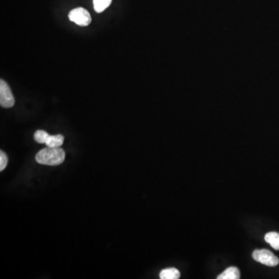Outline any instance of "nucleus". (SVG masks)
I'll return each mask as SVG.
<instances>
[{
  "label": "nucleus",
  "mask_w": 279,
  "mask_h": 279,
  "mask_svg": "<svg viewBox=\"0 0 279 279\" xmlns=\"http://www.w3.org/2000/svg\"><path fill=\"white\" fill-rule=\"evenodd\" d=\"M65 137L61 134L50 135L45 145L49 148H60L63 145Z\"/></svg>",
  "instance_id": "6"
},
{
  "label": "nucleus",
  "mask_w": 279,
  "mask_h": 279,
  "mask_svg": "<svg viewBox=\"0 0 279 279\" xmlns=\"http://www.w3.org/2000/svg\"><path fill=\"white\" fill-rule=\"evenodd\" d=\"M253 258L256 262L264 265L274 267L279 264V259L273 253L268 250L262 249V250H255L252 254Z\"/></svg>",
  "instance_id": "3"
},
{
  "label": "nucleus",
  "mask_w": 279,
  "mask_h": 279,
  "mask_svg": "<svg viewBox=\"0 0 279 279\" xmlns=\"http://www.w3.org/2000/svg\"><path fill=\"white\" fill-rule=\"evenodd\" d=\"M50 134L46 131H37L34 133V140L39 144H45Z\"/></svg>",
  "instance_id": "10"
},
{
  "label": "nucleus",
  "mask_w": 279,
  "mask_h": 279,
  "mask_svg": "<svg viewBox=\"0 0 279 279\" xmlns=\"http://www.w3.org/2000/svg\"><path fill=\"white\" fill-rule=\"evenodd\" d=\"M8 164V158L3 151H0V171H3Z\"/></svg>",
  "instance_id": "11"
},
{
  "label": "nucleus",
  "mask_w": 279,
  "mask_h": 279,
  "mask_svg": "<svg viewBox=\"0 0 279 279\" xmlns=\"http://www.w3.org/2000/svg\"><path fill=\"white\" fill-rule=\"evenodd\" d=\"M112 0H93L95 11L98 14L102 13L111 5Z\"/></svg>",
  "instance_id": "9"
},
{
  "label": "nucleus",
  "mask_w": 279,
  "mask_h": 279,
  "mask_svg": "<svg viewBox=\"0 0 279 279\" xmlns=\"http://www.w3.org/2000/svg\"><path fill=\"white\" fill-rule=\"evenodd\" d=\"M266 242L269 244L275 250H279V233L276 232H270L264 237Z\"/></svg>",
  "instance_id": "7"
},
{
  "label": "nucleus",
  "mask_w": 279,
  "mask_h": 279,
  "mask_svg": "<svg viewBox=\"0 0 279 279\" xmlns=\"http://www.w3.org/2000/svg\"><path fill=\"white\" fill-rule=\"evenodd\" d=\"M241 278V273L236 267H230L218 276V279H238Z\"/></svg>",
  "instance_id": "5"
},
{
  "label": "nucleus",
  "mask_w": 279,
  "mask_h": 279,
  "mask_svg": "<svg viewBox=\"0 0 279 279\" xmlns=\"http://www.w3.org/2000/svg\"><path fill=\"white\" fill-rule=\"evenodd\" d=\"M71 21L81 27H86L92 22V17L88 10L82 7L75 8L68 14Z\"/></svg>",
  "instance_id": "2"
},
{
  "label": "nucleus",
  "mask_w": 279,
  "mask_h": 279,
  "mask_svg": "<svg viewBox=\"0 0 279 279\" xmlns=\"http://www.w3.org/2000/svg\"><path fill=\"white\" fill-rule=\"evenodd\" d=\"M180 278V272L175 268H166L162 270L160 273L162 279H178Z\"/></svg>",
  "instance_id": "8"
},
{
  "label": "nucleus",
  "mask_w": 279,
  "mask_h": 279,
  "mask_svg": "<svg viewBox=\"0 0 279 279\" xmlns=\"http://www.w3.org/2000/svg\"><path fill=\"white\" fill-rule=\"evenodd\" d=\"M15 104V98L11 89L6 82L0 80V105L4 108H11Z\"/></svg>",
  "instance_id": "4"
},
{
  "label": "nucleus",
  "mask_w": 279,
  "mask_h": 279,
  "mask_svg": "<svg viewBox=\"0 0 279 279\" xmlns=\"http://www.w3.org/2000/svg\"><path fill=\"white\" fill-rule=\"evenodd\" d=\"M66 152L61 148H49L42 149L36 155V162L45 165L56 166L63 163Z\"/></svg>",
  "instance_id": "1"
}]
</instances>
